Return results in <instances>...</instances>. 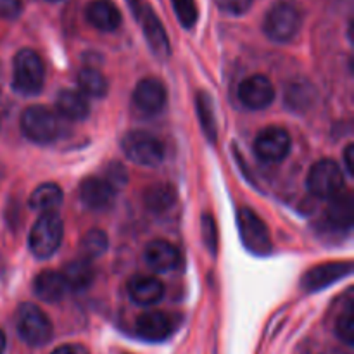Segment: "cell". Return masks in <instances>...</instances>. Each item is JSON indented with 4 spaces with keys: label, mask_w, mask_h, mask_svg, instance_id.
Wrapping results in <instances>:
<instances>
[{
    "label": "cell",
    "mask_w": 354,
    "mask_h": 354,
    "mask_svg": "<svg viewBox=\"0 0 354 354\" xmlns=\"http://www.w3.org/2000/svg\"><path fill=\"white\" fill-rule=\"evenodd\" d=\"M45 83V66L40 55L31 48H23L12 62V88L21 95H37Z\"/></svg>",
    "instance_id": "6da1fadb"
},
{
    "label": "cell",
    "mask_w": 354,
    "mask_h": 354,
    "mask_svg": "<svg viewBox=\"0 0 354 354\" xmlns=\"http://www.w3.org/2000/svg\"><path fill=\"white\" fill-rule=\"evenodd\" d=\"M21 131L35 144H52L62 133V123L57 113L45 106H31L21 114Z\"/></svg>",
    "instance_id": "7a4b0ae2"
},
{
    "label": "cell",
    "mask_w": 354,
    "mask_h": 354,
    "mask_svg": "<svg viewBox=\"0 0 354 354\" xmlns=\"http://www.w3.org/2000/svg\"><path fill=\"white\" fill-rule=\"evenodd\" d=\"M62 220L57 213H44L31 227L28 245L35 258L47 259L57 252L62 242Z\"/></svg>",
    "instance_id": "3957f363"
},
{
    "label": "cell",
    "mask_w": 354,
    "mask_h": 354,
    "mask_svg": "<svg viewBox=\"0 0 354 354\" xmlns=\"http://www.w3.org/2000/svg\"><path fill=\"white\" fill-rule=\"evenodd\" d=\"M16 327L19 337L31 348H41L54 335V328L48 317L33 303L21 304L17 310Z\"/></svg>",
    "instance_id": "277c9868"
},
{
    "label": "cell",
    "mask_w": 354,
    "mask_h": 354,
    "mask_svg": "<svg viewBox=\"0 0 354 354\" xmlns=\"http://www.w3.org/2000/svg\"><path fill=\"white\" fill-rule=\"evenodd\" d=\"M121 149L131 162L138 166L156 168L165 159V145L152 133L142 130L128 131L121 140Z\"/></svg>",
    "instance_id": "5b68a950"
},
{
    "label": "cell",
    "mask_w": 354,
    "mask_h": 354,
    "mask_svg": "<svg viewBox=\"0 0 354 354\" xmlns=\"http://www.w3.org/2000/svg\"><path fill=\"white\" fill-rule=\"evenodd\" d=\"M306 185L310 194H313L315 197L330 201L344 190L346 178L341 166L334 159H320L311 166Z\"/></svg>",
    "instance_id": "8992f818"
},
{
    "label": "cell",
    "mask_w": 354,
    "mask_h": 354,
    "mask_svg": "<svg viewBox=\"0 0 354 354\" xmlns=\"http://www.w3.org/2000/svg\"><path fill=\"white\" fill-rule=\"evenodd\" d=\"M263 30L270 40L279 41V44L290 41L301 30L299 10L292 3L279 2L266 14Z\"/></svg>",
    "instance_id": "52a82bcc"
},
{
    "label": "cell",
    "mask_w": 354,
    "mask_h": 354,
    "mask_svg": "<svg viewBox=\"0 0 354 354\" xmlns=\"http://www.w3.org/2000/svg\"><path fill=\"white\" fill-rule=\"evenodd\" d=\"M237 227L241 232L242 244L256 256H268L272 252V237L265 221L251 209L241 207L237 213Z\"/></svg>",
    "instance_id": "ba28073f"
},
{
    "label": "cell",
    "mask_w": 354,
    "mask_h": 354,
    "mask_svg": "<svg viewBox=\"0 0 354 354\" xmlns=\"http://www.w3.org/2000/svg\"><path fill=\"white\" fill-rule=\"evenodd\" d=\"M290 135L282 127H266L258 133L254 140V152L261 161L280 162L289 156Z\"/></svg>",
    "instance_id": "9c48e42d"
},
{
    "label": "cell",
    "mask_w": 354,
    "mask_h": 354,
    "mask_svg": "<svg viewBox=\"0 0 354 354\" xmlns=\"http://www.w3.org/2000/svg\"><path fill=\"white\" fill-rule=\"evenodd\" d=\"M239 99L248 109H266L275 99V88L265 75H252L239 85Z\"/></svg>",
    "instance_id": "30bf717a"
},
{
    "label": "cell",
    "mask_w": 354,
    "mask_h": 354,
    "mask_svg": "<svg viewBox=\"0 0 354 354\" xmlns=\"http://www.w3.org/2000/svg\"><path fill=\"white\" fill-rule=\"evenodd\" d=\"M168 92L165 83L158 78H144L137 83L133 90V104L142 114L154 116L159 114L166 106Z\"/></svg>",
    "instance_id": "8fae6325"
},
{
    "label": "cell",
    "mask_w": 354,
    "mask_h": 354,
    "mask_svg": "<svg viewBox=\"0 0 354 354\" xmlns=\"http://www.w3.org/2000/svg\"><path fill=\"white\" fill-rule=\"evenodd\" d=\"M353 273V263L351 261H334V263H324L304 275L303 287L308 292H318V290L325 289V287L332 286V283L339 282V280L346 279Z\"/></svg>",
    "instance_id": "7c38bea8"
},
{
    "label": "cell",
    "mask_w": 354,
    "mask_h": 354,
    "mask_svg": "<svg viewBox=\"0 0 354 354\" xmlns=\"http://www.w3.org/2000/svg\"><path fill=\"white\" fill-rule=\"evenodd\" d=\"M80 199L88 209L106 211L116 201V189L99 176H88L80 183Z\"/></svg>",
    "instance_id": "4fadbf2b"
},
{
    "label": "cell",
    "mask_w": 354,
    "mask_h": 354,
    "mask_svg": "<svg viewBox=\"0 0 354 354\" xmlns=\"http://www.w3.org/2000/svg\"><path fill=\"white\" fill-rule=\"evenodd\" d=\"M137 19L140 21L142 31H144V37L147 40L149 47L154 52L158 57H168L169 52H171V47H169L168 35H166L165 26L159 21L158 14L151 9V6H145L142 3L140 12H138Z\"/></svg>",
    "instance_id": "5bb4252c"
},
{
    "label": "cell",
    "mask_w": 354,
    "mask_h": 354,
    "mask_svg": "<svg viewBox=\"0 0 354 354\" xmlns=\"http://www.w3.org/2000/svg\"><path fill=\"white\" fill-rule=\"evenodd\" d=\"M135 334L147 342L166 341L173 334V322L162 311H145L135 322Z\"/></svg>",
    "instance_id": "9a60e30c"
},
{
    "label": "cell",
    "mask_w": 354,
    "mask_h": 354,
    "mask_svg": "<svg viewBox=\"0 0 354 354\" xmlns=\"http://www.w3.org/2000/svg\"><path fill=\"white\" fill-rule=\"evenodd\" d=\"M144 261L154 272H171L178 266L180 252L171 242L165 241V239H154L145 245Z\"/></svg>",
    "instance_id": "2e32d148"
},
{
    "label": "cell",
    "mask_w": 354,
    "mask_h": 354,
    "mask_svg": "<svg viewBox=\"0 0 354 354\" xmlns=\"http://www.w3.org/2000/svg\"><path fill=\"white\" fill-rule=\"evenodd\" d=\"M128 296L138 306H152L165 296V286L151 275H138L128 282Z\"/></svg>",
    "instance_id": "e0dca14e"
},
{
    "label": "cell",
    "mask_w": 354,
    "mask_h": 354,
    "mask_svg": "<svg viewBox=\"0 0 354 354\" xmlns=\"http://www.w3.org/2000/svg\"><path fill=\"white\" fill-rule=\"evenodd\" d=\"M354 220V201L351 192H341L330 199L325 213V221L334 230H349Z\"/></svg>",
    "instance_id": "ac0fdd59"
},
{
    "label": "cell",
    "mask_w": 354,
    "mask_h": 354,
    "mask_svg": "<svg viewBox=\"0 0 354 354\" xmlns=\"http://www.w3.org/2000/svg\"><path fill=\"white\" fill-rule=\"evenodd\" d=\"M86 19L100 31H114L121 24V12L111 0H95L86 7Z\"/></svg>",
    "instance_id": "d6986e66"
},
{
    "label": "cell",
    "mask_w": 354,
    "mask_h": 354,
    "mask_svg": "<svg viewBox=\"0 0 354 354\" xmlns=\"http://www.w3.org/2000/svg\"><path fill=\"white\" fill-rule=\"evenodd\" d=\"M33 292L37 294L38 299L45 301V303H57L66 296L68 286L61 273L54 272V270H45L35 279Z\"/></svg>",
    "instance_id": "ffe728a7"
},
{
    "label": "cell",
    "mask_w": 354,
    "mask_h": 354,
    "mask_svg": "<svg viewBox=\"0 0 354 354\" xmlns=\"http://www.w3.org/2000/svg\"><path fill=\"white\" fill-rule=\"evenodd\" d=\"M55 107H57L59 114L71 121H82L88 116L90 113V104L83 93L78 90L66 88L57 93L55 99Z\"/></svg>",
    "instance_id": "44dd1931"
},
{
    "label": "cell",
    "mask_w": 354,
    "mask_h": 354,
    "mask_svg": "<svg viewBox=\"0 0 354 354\" xmlns=\"http://www.w3.org/2000/svg\"><path fill=\"white\" fill-rule=\"evenodd\" d=\"M62 279H64L66 286L71 290H85L92 286L93 279H95V272L88 259L80 258L73 259L62 270Z\"/></svg>",
    "instance_id": "7402d4cb"
},
{
    "label": "cell",
    "mask_w": 354,
    "mask_h": 354,
    "mask_svg": "<svg viewBox=\"0 0 354 354\" xmlns=\"http://www.w3.org/2000/svg\"><path fill=\"white\" fill-rule=\"evenodd\" d=\"M62 204V190L57 183H41L31 192L30 207L44 213H55Z\"/></svg>",
    "instance_id": "603a6c76"
},
{
    "label": "cell",
    "mask_w": 354,
    "mask_h": 354,
    "mask_svg": "<svg viewBox=\"0 0 354 354\" xmlns=\"http://www.w3.org/2000/svg\"><path fill=\"white\" fill-rule=\"evenodd\" d=\"M176 190L175 187L166 182L154 183L147 187L144 192V204L152 213H165L175 204Z\"/></svg>",
    "instance_id": "cb8c5ba5"
},
{
    "label": "cell",
    "mask_w": 354,
    "mask_h": 354,
    "mask_svg": "<svg viewBox=\"0 0 354 354\" xmlns=\"http://www.w3.org/2000/svg\"><path fill=\"white\" fill-rule=\"evenodd\" d=\"M76 86H78V92L88 99H102L107 95V90H109V83L107 78L99 71V69L93 68H83L82 71L76 76Z\"/></svg>",
    "instance_id": "d4e9b609"
},
{
    "label": "cell",
    "mask_w": 354,
    "mask_h": 354,
    "mask_svg": "<svg viewBox=\"0 0 354 354\" xmlns=\"http://www.w3.org/2000/svg\"><path fill=\"white\" fill-rule=\"evenodd\" d=\"M196 107H197V116H199L201 128H203L204 135H206L207 140L211 144H216V120H214V111H213V102H211L209 95L206 92L197 93L196 99Z\"/></svg>",
    "instance_id": "484cf974"
},
{
    "label": "cell",
    "mask_w": 354,
    "mask_h": 354,
    "mask_svg": "<svg viewBox=\"0 0 354 354\" xmlns=\"http://www.w3.org/2000/svg\"><path fill=\"white\" fill-rule=\"evenodd\" d=\"M107 245H109V239H107L106 232L100 228H93V230L86 232L85 237L82 239L80 249H82L85 259L90 261V259L102 256L107 251Z\"/></svg>",
    "instance_id": "4316f807"
},
{
    "label": "cell",
    "mask_w": 354,
    "mask_h": 354,
    "mask_svg": "<svg viewBox=\"0 0 354 354\" xmlns=\"http://www.w3.org/2000/svg\"><path fill=\"white\" fill-rule=\"evenodd\" d=\"M353 292L349 294V299L346 303L344 310L341 311V315L335 320V335L341 339V342H344L346 346L354 344V301H353Z\"/></svg>",
    "instance_id": "83f0119b"
},
{
    "label": "cell",
    "mask_w": 354,
    "mask_h": 354,
    "mask_svg": "<svg viewBox=\"0 0 354 354\" xmlns=\"http://www.w3.org/2000/svg\"><path fill=\"white\" fill-rule=\"evenodd\" d=\"M171 6L183 28H192L199 19L196 0H171Z\"/></svg>",
    "instance_id": "f1b7e54d"
},
{
    "label": "cell",
    "mask_w": 354,
    "mask_h": 354,
    "mask_svg": "<svg viewBox=\"0 0 354 354\" xmlns=\"http://www.w3.org/2000/svg\"><path fill=\"white\" fill-rule=\"evenodd\" d=\"M201 230H203V242L207 251L213 256L218 254V227L216 220L211 213H204L201 218Z\"/></svg>",
    "instance_id": "f546056e"
},
{
    "label": "cell",
    "mask_w": 354,
    "mask_h": 354,
    "mask_svg": "<svg viewBox=\"0 0 354 354\" xmlns=\"http://www.w3.org/2000/svg\"><path fill=\"white\" fill-rule=\"evenodd\" d=\"M214 3L221 12L230 16H244L245 12H249L254 0H214Z\"/></svg>",
    "instance_id": "4dcf8cb0"
},
{
    "label": "cell",
    "mask_w": 354,
    "mask_h": 354,
    "mask_svg": "<svg viewBox=\"0 0 354 354\" xmlns=\"http://www.w3.org/2000/svg\"><path fill=\"white\" fill-rule=\"evenodd\" d=\"M23 12V0H0V17L16 19Z\"/></svg>",
    "instance_id": "1f68e13d"
},
{
    "label": "cell",
    "mask_w": 354,
    "mask_h": 354,
    "mask_svg": "<svg viewBox=\"0 0 354 354\" xmlns=\"http://www.w3.org/2000/svg\"><path fill=\"white\" fill-rule=\"evenodd\" d=\"M127 171H124V168L121 165H118V162H113V165L109 166V169H107V182L111 183V185L116 189L118 185H124L127 183Z\"/></svg>",
    "instance_id": "d6a6232c"
},
{
    "label": "cell",
    "mask_w": 354,
    "mask_h": 354,
    "mask_svg": "<svg viewBox=\"0 0 354 354\" xmlns=\"http://www.w3.org/2000/svg\"><path fill=\"white\" fill-rule=\"evenodd\" d=\"M50 354H90V351L82 344H64L55 348Z\"/></svg>",
    "instance_id": "836d02e7"
},
{
    "label": "cell",
    "mask_w": 354,
    "mask_h": 354,
    "mask_svg": "<svg viewBox=\"0 0 354 354\" xmlns=\"http://www.w3.org/2000/svg\"><path fill=\"white\" fill-rule=\"evenodd\" d=\"M344 166L349 176L354 175V145L349 144L344 149Z\"/></svg>",
    "instance_id": "e575fe53"
},
{
    "label": "cell",
    "mask_w": 354,
    "mask_h": 354,
    "mask_svg": "<svg viewBox=\"0 0 354 354\" xmlns=\"http://www.w3.org/2000/svg\"><path fill=\"white\" fill-rule=\"evenodd\" d=\"M127 3L130 6L131 12H133L135 16H138V12H140V7H142V0H127Z\"/></svg>",
    "instance_id": "d590c367"
},
{
    "label": "cell",
    "mask_w": 354,
    "mask_h": 354,
    "mask_svg": "<svg viewBox=\"0 0 354 354\" xmlns=\"http://www.w3.org/2000/svg\"><path fill=\"white\" fill-rule=\"evenodd\" d=\"M6 346H7L6 334H3V330L0 328V354H3V351H6Z\"/></svg>",
    "instance_id": "8d00e7d4"
},
{
    "label": "cell",
    "mask_w": 354,
    "mask_h": 354,
    "mask_svg": "<svg viewBox=\"0 0 354 354\" xmlns=\"http://www.w3.org/2000/svg\"><path fill=\"white\" fill-rule=\"evenodd\" d=\"M48 2H62V0H48Z\"/></svg>",
    "instance_id": "74e56055"
}]
</instances>
